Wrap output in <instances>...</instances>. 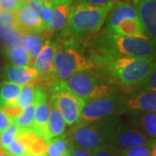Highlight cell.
Returning <instances> with one entry per match:
<instances>
[{"label": "cell", "instance_id": "b9f144b4", "mask_svg": "<svg viewBox=\"0 0 156 156\" xmlns=\"http://www.w3.org/2000/svg\"><path fill=\"white\" fill-rule=\"evenodd\" d=\"M140 1H141V0H134V5H136V4H137V3H139Z\"/></svg>", "mask_w": 156, "mask_h": 156}, {"label": "cell", "instance_id": "4316f807", "mask_svg": "<svg viewBox=\"0 0 156 156\" xmlns=\"http://www.w3.org/2000/svg\"><path fill=\"white\" fill-rule=\"evenodd\" d=\"M35 98H36L35 83L27 84V85L22 86L21 92L17 98V107L20 109L24 110L29 107L33 105L35 102Z\"/></svg>", "mask_w": 156, "mask_h": 156}, {"label": "cell", "instance_id": "484cf974", "mask_svg": "<svg viewBox=\"0 0 156 156\" xmlns=\"http://www.w3.org/2000/svg\"><path fill=\"white\" fill-rule=\"evenodd\" d=\"M35 109H36V106L35 104H33L32 106L29 107L26 109L23 110L22 114L12 121V124L16 125L17 128L22 130L32 132L34 119H35Z\"/></svg>", "mask_w": 156, "mask_h": 156}, {"label": "cell", "instance_id": "e0dca14e", "mask_svg": "<svg viewBox=\"0 0 156 156\" xmlns=\"http://www.w3.org/2000/svg\"><path fill=\"white\" fill-rule=\"evenodd\" d=\"M50 33L45 30L44 32H28L23 33L20 36L22 44L26 48L30 56L35 60L42 50L45 41L50 38Z\"/></svg>", "mask_w": 156, "mask_h": 156}, {"label": "cell", "instance_id": "7bdbcfd3", "mask_svg": "<svg viewBox=\"0 0 156 156\" xmlns=\"http://www.w3.org/2000/svg\"><path fill=\"white\" fill-rule=\"evenodd\" d=\"M25 156H45V155H34V154H27Z\"/></svg>", "mask_w": 156, "mask_h": 156}, {"label": "cell", "instance_id": "ee69618b", "mask_svg": "<svg viewBox=\"0 0 156 156\" xmlns=\"http://www.w3.org/2000/svg\"><path fill=\"white\" fill-rule=\"evenodd\" d=\"M3 156H10V155H9V154H8L7 153H5V154H4V155H3Z\"/></svg>", "mask_w": 156, "mask_h": 156}, {"label": "cell", "instance_id": "cb8c5ba5", "mask_svg": "<svg viewBox=\"0 0 156 156\" xmlns=\"http://www.w3.org/2000/svg\"><path fill=\"white\" fill-rule=\"evenodd\" d=\"M69 139L65 134L51 139L47 143L45 156H63L69 150Z\"/></svg>", "mask_w": 156, "mask_h": 156}, {"label": "cell", "instance_id": "8d00e7d4", "mask_svg": "<svg viewBox=\"0 0 156 156\" xmlns=\"http://www.w3.org/2000/svg\"><path fill=\"white\" fill-rule=\"evenodd\" d=\"M53 7L55 6L63 5H67V4H71L73 0H47Z\"/></svg>", "mask_w": 156, "mask_h": 156}, {"label": "cell", "instance_id": "5b68a950", "mask_svg": "<svg viewBox=\"0 0 156 156\" xmlns=\"http://www.w3.org/2000/svg\"><path fill=\"white\" fill-rule=\"evenodd\" d=\"M116 119L115 115L105 122L98 121L99 123H86L79 121L69 133V142L92 152L108 142L112 131L117 126Z\"/></svg>", "mask_w": 156, "mask_h": 156}, {"label": "cell", "instance_id": "8fae6325", "mask_svg": "<svg viewBox=\"0 0 156 156\" xmlns=\"http://www.w3.org/2000/svg\"><path fill=\"white\" fill-rule=\"evenodd\" d=\"M36 98H35V119L32 132L38 136L43 137L47 142L48 136V123L50 115V103L48 91L44 86L35 83Z\"/></svg>", "mask_w": 156, "mask_h": 156}, {"label": "cell", "instance_id": "d590c367", "mask_svg": "<svg viewBox=\"0 0 156 156\" xmlns=\"http://www.w3.org/2000/svg\"><path fill=\"white\" fill-rule=\"evenodd\" d=\"M69 151L70 152L72 156H93L92 155V152L83 149V148L78 147L76 146L70 144V143L69 146Z\"/></svg>", "mask_w": 156, "mask_h": 156}, {"label": "cell", "instance_id": "9a60e30c", "mask_svg": "<svg viewBox=\"0 0 156 156\" xmlns=\"http://www.w3.org/2000/svg\"><path fill=\"white\" fill-rule=\"evenodd\" d=\"M138 17L136 9L128 1H120L115 4L110 11L108 17L105 30L110 33H113L114 30L125 19Z\"/></svg>", "mask_w": 156, "mask_h": 156}, {"label": "cell", "instance_id": "f1b7e54d", "mask_svg": "<svg viewBox=\"0 0 156 156\" xmlns=\"http://www.w3.org/2000/svg\"><path fill=\"white\" fill-rule=\"evenodd\" d=\"M20 130L21 129L17 128L16 125L11 124L6 130L0 134V146L4 150H6L11 144V142L17 138Z\"/></svg>", "mask_w": 156, "mask_h": 156}, {"label": "cell", "instance_id": "277c9868", "mask_svg": "<svg viewBox=\"0 0 156 156\" xmlns=\"http://www.w3.org/2000/svg\"><path fill=\"white\" fill-rule=\"evenodd\" d=\"M56 44L54 72L58 80L66 82L74 74L94 68L90 59L84 56L80 49L76 38H63Z\"/></svg>", "mask_w": 156, "mask_h": 156}, {"label": "cell", "instance_id": "7402d4cb", "mask_svg": "<svg viewBox=\"0 0 156 156\" xmlns=\"http://www.w3.org/2000/svg\"><path fill=\"white\" fill-rule=\"evenodd\" d=\"M50 115L48 123V136H47V143L51 139L61 136L65 131L66 123L62 115L61 112L56 108L50 106Z\"/></svg>", "mask_w": 156, "mask_h": 156}, {"label": "cell", "instance_id": "74e56055", "mask_svg": "<svg viewBox=\"0 0 156 156\" xmlns=\"http://www.w3.org/2000/svg\"><path fill=\"white\" fill-rule=\"evenodd\" d=\"M3 74H4V70H3V68H2V65L0 64V79H1V77H2Z\"/></svg>", "mask_w": 156, "mask_h": 156}, {"label": "cell", "instance_id": "1f68e13d", "mask_svg": "<svg viewBox=\"0 0 156 156\" xmlns=\"http://www.w3.org/2000/svg\"><path fill=\"white\" fill-rule=\"evenodd\" d=\"M27 1L28 0H0V11L14 12L23 3Z\"/></svg>", "mask_w": 156, "mask_h": 156}, {"label": "cell", "instance_id": "7a4b0ae2", "mask_svg": "<svg viewBox=\"0 0 156 156\" xmlns=\"http://www.w3.org/2000/svg\"><path fill=\"white\" fill-rule=\"evenodd\" d=\"M118 2L102 6L82 5L72 4V11L67 25L62 30L64 38H78L100 31L110 11Z\"/></svg>", "mask_w": 156, "mask_h": 156}, {"label": "cell", "instance_id": "2e32d148", "mask_svg": "<svg viewBox=\"0 0 156 156\" xmlns=\"http://www.w3.org/2000/svg\"><path fill=\"white\" fill-rule=\"evenodd\" d=\"M126 107L135 111L156 113V92L141 91L128 99Z\"/></svg>", "mask_w": 156, "mask_h": 156}, {"label": "cell", "instance_id": "52a82bcc", "mask_svg": "<svg viewBox=\"0 0 156 156\" xmlns=\"http://www.w3.org/2000/svg\"><path fill=\"white\" fill-rule=\"evenodd\" d=\"M64 83L68 89L85 103L113 93L108 83L88 71L76 73Z\"/></svg>", "mask_w": 156, "mask_h": 156}, {"label": "cell", "instance_id": "44dd1931", "mask_svg": "<svg viewBox=\"0 0 156 156\" xmlns=\"http://www.w3.org/2000/svg\"><path fill=\"white\" fill-rule=\"evenodd\" d=\"M22 86L9 81L0 83V105L17 106V98L21 92Z\"/></svg>", "mask_w": 156, "mask_h": 156}, {"label": "cell", "instance_id": "8992f818", "mask_svg": "<svg viewBox=\"0 0 156 156\" xmlns=\"http://www.w3.org/2000/svg\"><path fill=\"white\" fill-rule=\"evenodd\" d=\"M48 89L50 105L61 112L65 123L69 126L77 123L80 121L85 101L73 94L66 87L65 83L60 80L50 84Z\"/></svg>", "mask_w": 156, "mask_h": 156}, {"label": "cell", "instance_id": "f35d334b", "mask_svg": "<svg viewBox=\"0 0 156 156\" xmlns=\"http://www.w3.org/2000/svg\"><path fill=\"white\" fill-rule=\"evenodd\" d=\"M4 154H5V150L1 147V146H0V156H3L4 155Z\"/></svg>", "mask_w": 156, "mask_h": 156}, {"label": "cell", "instance_id": "60d3db41", "mask_svg": "<svg viewBox=\"0 0 156 156\" xmlns=\"http://www.w3.org/2000/svg\"><path fill=\"white\" fill-rule=\"evenodd\" d=\"M63 156H72V154H70V152H69V151L68 150L67 152L65 153V154H64V155H63Z\"/></svg>", "mask_w": 156, "mask_h": 156}, {"label": "cell", "instance_id": "ac0fdd59", "mask_svg": "<svg viewBox=\"0 0 156 156\" xmlns=\"http://www.w3.org/2000/svg\"><path fill=\"white\" fill-rule=\"evenodd\" d=\"M113 34L125 37L148 40L139 17L125 19L114 30Z\"/></svg>", "mask_w": 156, "mask_h": 156}, {"label": "cell", "instance_id": "9c48e42d", "mask_svg": "<svg viewBox=\"0 0 156 156\" xmlns=\"http://www.w3.org/2000/svg\"><path fill=\"white\" fill-rule=\"evenodd\" d=\"M56 42L48 38L38 56L34 60L33 68L38 72L39 78L37 83L43 86H49L58 80L54 72V58L56 55Z\"/></svg>", "mask_w": 156, "mask_h": 156}, {"label": "cell", "instance_id": "d4e9b609", "mask_svg": "<svg viewBox=\"0 0 156 156\" xmlns=\"http://www.w3.org/2000/svg\"><path fill=\"white\" fill-rule=\"evenodd\" d=\"M25 3L38 14L46 27L51 20L53 6L47 0H28Z\"/></svg>", "mask_w": 156, "mask_h": 156}, {"label": "cell", "instance_id": "5bb4252c", "mask_svg": "<svg viewBox=\"0 0 156 156\" xmlns=\"http://www.w3.org/2000/svg\"><path fill=\"white\" fill-rule=\"evenodd\" d=\"M3 76L6 81L21 86L36 83L39 78L38 72L33 67H19L12 64L5 65Z\"/></svg>", "mask_w": 156, "mask_h": 156}, {"label": "cell", "instance_id": "d6a6232c", "mask_svg": "<svg viewBox=\"0 0 156 156\" xmlns=\"http://www.w3.org/2000/svg\"><path fill=\"white\" fill-rule=\"evenodd\" d=\"M140 87L145 90L156 92V68L151 71L147 77L145 79V81L141 83Z\"/></svg>", "mask_w": 156, "mask_h": 156}, {"label": "cell", "instance_id": "4dcf8cb0", "mask_svg": "<svg viewBox=\"0 0 156 156\" xmlns=\"http://www.w3.org/2000/svg\"><path fill=\"white\" fill-rule=\"evenodd\" d=\"M154 145H145L122 151V156H151Z\"/></svg>", "mask_w": 156, "mask_h": 156}, {"label": "cell", "instance_id": "7c38bea8", "mask_svg": "<svg viewBox=\"0 0 156 156\" xmlns=\"http://www.w3.org/2000/svg\"><path fill=\"white\" fill-rule=\"evenodd\" d=\"M17 28L21 33L44 32L45 25L38 14L26 3H23L17 11H14Z\"/></svg>", "mask_w": 156, "mask_h": 156}, {"label": "cell", "instance_id": "30bf717a", "mask_svg": "<svg viewBox=\"0 0 156 156\" xmlns=\"http://www.w3.org/2000/svg\"><path fill=\"white\" fill-rule=\"evenodd\" d=\"M108 144L124 149L140 146L154 145L153 141L140 130L126 124L119 125L114 128L108 139Z\"/></svg>", "mask_w": 156, "mask_h": 156}, {"label": "cell", "instance_id": "ba28073f", "mask_svg": "<svg viewBox=\"0 0 156 156\" xmlns=\"http://www.w3.org/2000/svg\"><path fill=\"white\" fill-rule=\"evenodd\" d=\"M126 103L119 95L109 94L103 97L90 101L85 103L82 110L80 122L86 123L95 122L115 115L122 112Z\"/></svg>", "mask_w": 156, "mask_h": 156}, {"label": "cell", "instance_id": "6da1fadb", "mask_svg": "<svg viewBox=\"0 0 156 156\" xmlns=\"http://www.w3.org/2000/svg\"><path fill=\"white\" fill-rule=\"evenodd\" d=\"M95 66L105 69L118 83L132 88L141 85L151 71L156 68V61L154 57H101L95 61Z\"/></svg>", "mask_w": 156, "mask_h": 156}, {"label": "cell", "instance_id": "3957f363", "mask_svg": "<svg viewBox=\"0 0 156 156\" xmlns=\"http://www.w3.org/2000/svg\"><path fill=\"white\" fill-rule=\"evenodd\" d=\"M98 55L111 57L151 58L154 57L156 49L149 40L131 38L110 33L104 29L95 39Z\"/></svg>", "mask_w": 156, "mask_h": 156}, {"label": "cell", "instance_id": "4fadbf2b", "mask_svg": "<svg viewBox=\"0 0 156 156\" xmlns=\"http://www.w3.org/2000/svg\"><path fill=\"white\" fill-rule=\"evenodd\" d=\"M136 11L147 38L156 49V0L140 1Z\"/></svg>", "mask_w": 156, "mask_h": 156}, {"label": "cell", "instance_id": "ab89813d", "mask_svg": "<svg viewBox=\"0 0 156 156\" xmlns=\"http://www.w3.org/2000/svg\"><path fill=\"white\" fill-rule=\"evenodd\" d=\"M151 156H156V147L153 149V151H152V154H151Z\"/></svg>", "mask_w": 156, "mask_h": 156}, {"label": "cell", "instance_id": "836d02e7", "mask_svg": "<svg viewBox=\"0 0 156 156\" xmlns=\"http://www.w3.org/2000/svg\"><path fill=\"white\" fill-rule=\"evenodd\" d=\"M126 0H76L74 4L89 6H102L111 2H120Z\"/></svg>", "mask_w": 156, "mask_h": 156}, {"label": "cell", "instance_id": "ffe728a7", "mask_svg": "<svg viewBox=\"0 0 156 156\" xmlns=\"http://www.w3.org/2000/svg\"><path fill=\"white\" fill-rule=\"evenodd\" d=\"M17 136L24 144L29 154L45 155L47 150V142L43 137L37 135L31 131L22 129Z\"/></svg>", "mask_w": 156, "mask_h": 156}, {"label": "cell", "instance_id": "d6986e66", "mask_svg": "<svg viewBox=\"0 0 156 156\" xmlns=\"http://www.w3.org/2000/svg\"><path fill=\"white\" fill-rule=\"evenodd\" d=\"M72 11V4L55 6L52 8V17L49 24L45 27L50 34L62 30L67 25L70 13Z\"/></svg>", "mask_w": 156, "mask_h": 156}, {"label": "cell", "instance_id": "e575fe53", "mask_svg": "<svg viewBox=\"0 0 156 156\" xmlns=\"http://www.w3.org/2000/svg\"><path fill=\"white\" fill-rule=\"evenodd\" d=\"M12 124V120L6 115L0 106V134L9 128Z\"/></svg>", "mask_w": 156, "mask_h": 156}, {"label": "cell", "instance_id": "603a6c76", "mask_svg": "<svg viewBox=\"0 0 156 156\" xmlns=\"http://www.w3.org/2000/svg\"><path fill=\"white\" fill-rule=\"evenodd\" d=\"M134 121L142 133L149 137H156V113L139 112Z\"/></svg>", "mask_w": 156, "mask_h": 156}, {"label": "cell", "instance_id": "83f0119b", "mask_svg": "<svg viewBox=\"0 0 156 156\" xmlns=\"http://www.w3.org/2000/svg\"><path fill=\"white\" fill-rule=\"evenodd\" d=\"M17 29L14 12L0 11V38Z\"/></svg>", "mask_w": 156, "mask_h": 156}, {"label": "cell", "instance_id": "f546056e", "mask_svg": "<svg viewBox=\"0 0 156 156\" xmlns=\"http://www.w3.org/2000/svg\"><path fill=\"white\" fill-rule=\"evenodd\" d=\"M93 156H122V150L112 144H104L92 151Z\"/></svg>", "mask_w": 156, "mask_h": 156}]
</instances>
